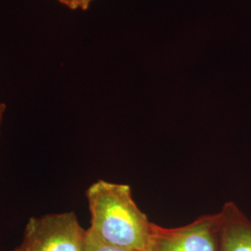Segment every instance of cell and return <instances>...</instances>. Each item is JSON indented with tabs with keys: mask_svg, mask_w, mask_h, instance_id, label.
<instances>
[{
	"mask_svg": "<svg viewBox=\"0 0 251 251\" xmlns=\"http://www.w3.org/2000/svg\"><path fill=\"white\" fill-rule=\"evenodd\" d=\"M219 251H251V221L233 202L217 213Z\"/></svg>",
	"mask_w": 251,
	"mask_h": 251,
	"instance_id": "obj_4",
	"label": "cell"
},
{
	"mask_svg": "<svg viewBox=\"0 0 251 251\" xmlns=\"http://www.w3.org/2000/svg\"><path fill=\"white\" fill-rule=\"evenodd\" d=\"M63 6L67 7L68 9L76 10V9H81V10H87L90 8L91 3L94 0H57Z\"/></svg>",
	"mask_w": 251,
	"mask_h": 251,
	"instance_id": "obj_6",
	"label": "cell"
},
{
	"mask_svg": "<svg viewBox=\"0 0 251 251\" xmlns=\"http://www.w3.org/2000/svg\"><path fill=\"white\" fill-rule=\"evenodd\" d=\"M85 251H134L126 250L117 246L109 245L107 243L100 241L90 230H87V239Z\"/></svg>",
	"mask_w": 251,
	"mask_h": 251,
	"instance_id": "obj_5",
	"label": "cell"
},
{
	"mask_svg": "<svg viewBox=\"0 0 251 251\" xmlns=\"http://www.w3.org/2000/svg\"><path fill=\"white\" fill-rule=\"evenodd\" d=\"M90 213L89 228L100 241L134 251H144L150 240L152 223L132 198L130 186L99 179L86 192Z\"/></svg>",
	"mask_w": 251,
	"mask_h": 251,
	"instance_id": "obj_1",
	"label": "cell"
},
{
	"mask_svg": "<svg viewBox=\"0 0 251 251\" xmlns=\"http://www.w3.org/2000/svg\"><path fill=\"white\" fill-rule=\"evenodd\" d=\"M7 106L4 102H0V133H1V125L3 122V117H4V114L6 112Z\"/></svg>",
	"mask_w": 251,
	"mask_h": 251,
	"instance_id": "obj_7",
	"label": "cell"
},
{
	"mask_svg": "<svg viewBox=\"0 0 251 251\" xmlns=\"http://www.w3.org/2000/svg\"><path fill=\"white\" fill-rule=\"evenodd\" d=\"M144 251H219L218 214L201 216L176 228L152 223L150 240Z\"/></svg>",
	"mask_w": 251,
	"mask_h": 251,
	"instance_id": "obj_3",
	"label": "cell"
},
{
	"mask_svg": "<svg viewBox=\"0 0 251 251\" xmlns=\"http://www.w3.org/2000/svg\"><path fill=\"white\" fill-rule=\"evenodd\" d=\"M87 230L75 212L32 217L21 245L12 251H85Z\"/></svg>",
	"mask_w": 251,
	"mask_h": 251,
	"instance_id": "obj_2",
	"label": "cell"
}]
</instances>
